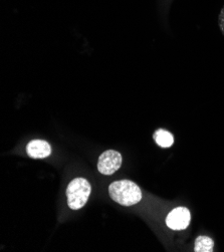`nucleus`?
Returning <instances> with one entry per match:
<instances>
[{"label": "nucleus", "instance_id": "0eeeda50", "mask_svg": "<svg viewBox=\"0 0 224 252\" xmlns=\"http://www.w3.org/2000/svg\"><path fill=\"white\" fill-rule=\"evenodd\" d=\"M214 248V241L205 235L198 236L195 240L194 251L196 252H211Z\"/></svg>", "mask_w": 224, "mask_h": 252}, {"label": "nucleus", "instance_id": "6e6552de", "mask_svg": "<svg viewBox=\"0 0 224 252\" xmlns=\"http://www.w3.org/2000/svg\"><path fill=\"white\" fill-rule=\"evenodd\" d=\"M218 25H219L220 32L224 35V6L221 8L219 15H218Z\"/></svg>", "mask_w": 224, "mask_h": 252}, {"label": "nucleus", "instance_id": "423d86ee", "mask_svg": "<svg viewBox=\"0 0 224 252\" xmlns=\"http://www.w3.org/2000/svg\"><path fill=\"white\" fill-rule=\"evenodd\" d=\"M153 138L156 144L161 148H170L174 144V136L167 130H157L154 133Z\"/></svg>", "mask_w": 224, "mask_h": 252}, {"label": "nucleus", "instance_id": "f257e3e1", "mask_svg": "<svg viewBox=\"0 0 224 252\" xmlns=\"http://www.w3.org/2000/svg\"><path fill=\"white\" fill-rule=\"evenodd\" d=\"M110 197L120 205L132 206L142 199L140 187L130 180L115 181L109 186Z\"/></svg>", "mask_w": 224, "mask_h": 252}, {"label": "nucleus", "instance_id": "20e7f679", "mask_svg": "<svg viewBox=\"0 0 224 252\" xmlns=\"http://www.w3.org/2000/svg\"><path fill=\"white\" fill-rule=\"evenodd\" d=\"M191 221L190 211L185 207H177L173 209L166 218V224L172 230H184Z\"/></svg>", "mask_w": 224, "mask_h": 252}, {"label": "nucleus", "instance_id": "39448f33", "mask_svg": "<svg viewBox=\"0 0 224 252\" xmlns=\"http://www.w3.org/2000/svg\"><path fill=\"white\" fill-rule=\"evenodd\" d=\"M27 153L33 159H43L52 153V147L44 140H32L27 146Z\"/></svg>", "mask_w": 224, "mask_h": 252}, {"label": "nucleus", "instance_id": "f03ea898", "mask_svg": "<svg viewBox=\"0 0 224 252\" xmlns=\"http://www.w3.org/2000/svg\"><path fill=\"white\" fill-rule=\"evenodd\" d=\"M92 187L90 182L82 177L70 181L66 188L67 205L71 210H79L88 202Z\"/></svg>", "mask_w": 224, "mask_h": 252}, {"label": "nucleus", "instance_id": "7ed1b4c3", "mask_svg": "<svg viewBox=\"0 0 224 252\" xmlns=\"http://www.w3.org/2000/svg\"><path fill=\"white\" fill-rule=\"evenodd\" d=\"M121 165L122 155L119 152H117V151L108 150L98 157L97 170L101 174L109 176L118 171Z\"/></svg>", "mask_w": 224, "mask_h": 252}]
</instances>
